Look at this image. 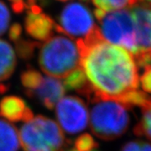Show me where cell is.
<instances>
[{"label": "cell", "mask_w": 151, "mask_h": 151, "mask_svg": "<svg viewBox=\"0 0 151 151\" xmlns=\"http://www.w3.org/2000/svg\"><path fill=\"white\" fill-rule=\"evenodd\" d=\"M121 151H151V145L142 140H133L124 145Z\"/></svg>", "instance_id": "cell-22"}, {"label": "cell", "mask_w": 151, "mask_h": 151, "mask_svg": "<svg viewBox=\"0 0 151 151\" xmlns=\"http://www.w3.org/2000/svg\"><path fill=\"white\" fill-rule=\"evenodd\" d=\"M98 147V145L94 140L92 135L88 134L80 135L74 142L75 151H94Z\"/></svg>", "instance_id": "cell-20"}, {"label": "cell", "mask_w": 151, "mask_h": 151, "mask_svg": "<svg viewBox=\"0 0 151 151\" xmlns=\"http://www.w3.org/2000/svg\"><path fill=\"white\" fill-rule=\"evenodd\" d=\"M99 22L101 35L105 41L127 49L133 55L139 51L134 19L130 9L106 14Z\"/></svg>", "instance_id": "cell-5"}, {"label": "cell", "mask_w": 151, "mask_h": 151, "mask_svg": "<svg viewBox=\"0 0 151 151\" xmlns=\"http://www.w3.org/2000/svg\"><path fill=\"white\" fill-rule=\"evenodd\" d=\"M19 140L24 151H61L65 142L58 124L42 115L22 126Z\"/></svg>", "instance_id": "cell-4"}, {"label": "cell", "mask_w": 151, "mask_h": 151, "mask_svg": "<svg viewBox=\"0 0 151 151\" xmlns=\"http://www.w3.org/2000/svg\"><path fill=\"white\" fill-rule=\"evenodd\" d=\"M43 79L44 76L40 74V72L30 67L23 71L20 76L21 83L25 89L26 94L37 89L40 86Z\"/></svg>", "instance_id": "cell-16"}, {"label": "cell", "mask_w": 151, "mask_h": 151, "mask_svg": "<svg viewBox=\"0 0 151 151\" xmlns=\"http://www.w3.org/2000/svg\"><path fill=\"white\" fill-rule=\"evenodd\" d=\"M40 1H41V2H42V1H43V0H40Z\"/></svg>", "instance_id": "cell-34"}, {"label": "cell", "mask_w": 151, "mask_h": 151, "mask_svg": "<svg viewBox=\"0 0 151 151\" xmlns=\"http://www.w3.org/2000/svg\"><path fill=\"white\" fill-rule=\"evenodd\" d=\"M141 86L145 92L151 93V65L144 68V72L139 78Z\"/></svg>", "instance_id": "cell-24"}, {"label": "cell", "mask_w": 151, "mask_h": 151, "mask_svg": "<svg viewBox=\"0 0 151 151\" xmlns=\"http://www.w3.org/2000/svg\"><path fill=\"white\" fill-rule=\"evenodd\" d=\"M81 56L76 42L63 35L52 36L40 46L39 65L49 76L65 78L80 67Z\"/></svg>", "instance_id": "cell-2"}, {"label": "cell", "mask_w": 151, "mask_h": 151, "mask_svg": "<svg viewBox=\"0 0 151 151\" xmlns=\"http://www.w3.org/2000/svg\"><path fill=\"white\" fill-rule=\"evenodd\" d=\"M55 21L46 14H34L29 10L24 20V29L28 35L38 41H46L52 37Z\"/></svg>", "instance_id": "cell-10"}, {"label": "cell", "mask_w": 151, "mask_h": 151, "mask_svg": "<svg viewBox=\"0 0 151 151\" xmlns=\"http://www.w3.org/2000/svg\"><path fill=\"white\" fill-rule=\"evenodd\" d=\"M10 12L4 2L0 0V36L7 31L10 23Z\"/></svg>", "instance_id": "cell-21"}, {"label": "cell", "mask_w": 151, "mask_h": 151, "mask_svg": "<svg viewBox=\"0 0 151 151\" xmlns=\"http://www.w3.org/2000/svg\"><path fill=\"white\" fill-rule=\"evenodd\" d=\"M84 70L93 91L90 102L97 99L119 101L129 92L138 90L139 77L133 55L126 49L105 40L85 46L76 41Z\"/></svg>", "instance_id": "cell-1"}, {"label": "cell", "mask_w": 151, "mask_h": 151, "mask_svg": "<svg viewBox=\"0 0 151 151\" xmlns=\"http://www.w3.org/2000/svg\"><path fill=\"white\" fill-rule=\"evenodd\" d=\"M92 103L90 128L97 138L113 140L125 134L130 124L129 108L112 99H97Z\"/></svg>", "instance_id": "cell-3"}, {"label": "cell", "mask_w": 151, "mask_h": 151, "mask_svg": "<svg viewBox=\"0 0 151 151\" xmlns=\"http://www.w3.org/2000/svg\"><path fill=\"white\" fill-rule=\"evenodd\" d=\"M58 1H60V2H65V1H68V0H58Z\"/></svg>", "instance_id": "cell-33"}, {"label": "cell", "mask_w": 151, "mask_h": 151, "mask_svg": "<svg viewBox=\"0 0 151 151\" xmlns=\"http://www.w3.org/2000/svg\"><path fill=\"white\" fill-rule=\"evenodd\" d=\"M63 85L65 86V90H75L78 93H81L86 88L88 85V81L84 70L81 69V66L65 77Z\"/></svg>", "instance_id": "cell-14"}, {"label": "cell", "mask_w": 151, "mask_h": 151, "mask_svg": "<svg viewBox=\"0 0 151 151\" xmlns=\"http://www.w3.org/2000/svg\"><path fill=\"white\" fill-rule=\"evenodd\" d=\"M7 91V85L1 84L0 85V93H4Z\"/></svg>", "instance_id": "cell-30"}, {"label": "cell", "mask_w": 151, "mask_h": 151, "mask_svg": "<svg viewBox=\"0 0 151 151\" xmlns=\"http://www.w3.org/2000/svg\"><path fill=\"white\" fill-rule=\"evenodd\" d=\"M59 23L64 35L71 38L85 37L96 26L89 9L77 2L64 7L59 16Z\"/></svg>", "instance_id": "cell-7"}, {"label": "cell", "mask_w": 151, "mask_h": 151, "mask_svg": "<svg viewBox=\"0 0 151 151\" xmlns=\"http://www.w3.org/2000/svg\"><path fill=\"white\" fill-rule=\"evenodd\" d=\"M65 92V88L63 82L58 78L45 76L44 77L40 86L35 91L27 93V95L29 97L36 98L45 108L51 110L63 97Z\"/></svg>", "instance_id": "cell-8"}, {"label": "cell", "mask_w": 151, "mask_h": 151, "mask_svg": "<svg viewBox=\"0 0 151 151\" xmlns=\"http://www.w3.org/2000/svg\"><path fill=\"white\" fill-rule=\"evenodd\" d=\"M134 132L137 136H145L151 141V105L142 108V118Z\"/></svg>", "instance_id": "cell-19"}, {"label": "cell", "mask_w": 151, "mask_h": 151, "mask_svg": "<svg viewBox=\"0 0 151 151\" xmlns=\"http://www.w3.org/2000/svg\"><path fill=\"white\" fill-rule=\"evenodd\" d=\"M119 102L129 109L133 107H139L142 109L151 105V97L144 92L134 90L125 94L119 99Z\"/></svg>", "instance_id": "cell-15"}, {"label": "cell", "mask_w": 151, "mask_h": 151, "mask_svg": "<svg viewBox=\"0 0 151 151\" xmlns=\"http://www.w3.org/2000/svg\"><path fill=\"white\" fill-rule=\"evenodd\" d=\"M11 7H12V10L16 14H20L25 9L29 10V7L24 0L15 2V3H11Z\"/></svg>", "instance_id": "cell-26"}, {"label": "cell", "mask_w": 151, "mask_h": 151, "mask_svg": "<svg viewBox=\"0 0 151 151\" xmlns=\"http://www.w3.org/2000/svg\"><path fill=\"white\" fill-rule=\"evenodd\" d=\"M97 9L107 12L119 10L124 7H133L137 4L139 0H92Z\"/></svg>", "instance_id": "cell-17"}, {"label": "cell", "mask_w": 151, "mask_h": 151, "mask_svg": "<svg viewBox=\"0 0 151 151\" xmlns=\"http://www.w3.org/2000/svg\"><path fill=\"white\" fill-rule=\"evenodd\" d=\"M71 151H75V150H71ZM94 151H97V150H94Z\"/></svg>", "instance_id": "cell-35"}, {"label": "cell", "mask_w": 151, "mask_h": 151, "mask_svg": "<svg viewBox=\"0 0 151 151\" xmlns=\"http://www.w3.org/2000/svg\"><path fill=\"white\" fill-rule=\"evenodd\" d=\"M29 10L30 11L31 13H33L34 14H40L42 13V9H41L40 6L36 5V4L29 7Z\"/></svg>", "instance_id": "cell-28"}, {"label": "cell", "mask_w": 151, "mask_h": 151, "mask_svg": "<svg viewBox=\"0 0 151 151\" xmlns=\"http://www.w3.org/2000/svg\"><path fill=\"white\" fill-rule=\"evenodd\" d=\"M0 116L10 122L22 120L25 123L34 118L32 110L25 101L16 96L5 97L0 101Z\"/></svg>", "instance_id": "cell-11"}, {"label": "cell", "mask_w": 151, "mask_h": 151, "mask_svg": "<svg viewBox=\"0 0 151 151\" xmlns=\"http://www.w3.org/2000/svg\"><path fill=\"white\" fill-rule=\"evenodd\" d=\"M17 60L11 45L0 40V81L9 79L15 70Z\"/></svg>", "instance_id": "cell-12"}, {"label": "cell", "mask_w": 151, "mask_h": 151, "mask_svg": "<svg viewBox=\"0 0 151 151\" xmlns=\"http://www.w3.org/2000/svg\"><path fill=\"white\" fill-rule=\"evenodd\" d=\"M10 3H15V2H19V1H23V0H9Z\"/></svg>", "instance_id": "cell-32"}, {"label": "cell", "mask_w": 151, "mask_h": 151, "mask_svg": "<svg viewBox=\"0 0 151 151\" xmlns=\"http://www.w3.org/2000/svg\"><path fill=\"white\" fill-rule=\"evenodd\" d=\"M129 9L134 19L139 50L151 49V7L137 4Z\"/></svg>", "instance_id": "cell-9"}, {"label": "cell", "mask_w": 151, "mask_h": 151, "mask_svg": "<svg viewBox=\"0 0 151 151\" xmlns=\"http://www.w3.org/2000/svg\"><path fill=\"white\" fill-rule=\"evenodd\" d=\"M55 115L62 129L70 135L83 131L89 121L86 103L76 96L62 97L55 106Z\"/></svg>", "instance_id": "cell-6"}, {"label": "cell", "mask_w": 151, "mask_h": 151, "mask_svg": "<svg viewBox=\"0 0 151 151\" xmlns=\"http://www.w3.org/2000/svg\"><path fill=\"white\" fill-rule=\"evenodd\" d=\"M139 1H141V2H143V3L146 4L147 5L150 6L151 7V0H139Z\"/></svg>", "instance_id": "cell-31"}, {"label": "cell", "mask_w": 151, "mask_h": 151, "mask_svg": "<svg viewBox=\"0 0 151 151\" xmlns=\"http://www.w3.org/2000/svg\"><path fill=\"white\" fill-rule=\"evenodd\" d=\"M40 47V44L30 40L19 39L15 42V51L19 58L24 60H29L35 55V50Z\"/></svg>", "instance_id": "cell-18"}, {"label": "cell", "mask_w": 151, "mask_h": 151, "mask_svg": "<svg viewBox=\"0 0 151 151\" xmlns=\"http://www.w3.org/2000/svg\"><path fill=\"white\" fill-rule=\"evenodd\" d=\"M26 4L29 7H29H31L32 5H35L36 4V0H26Z\"/></svg>", "instance_id": "cell-29"}, {"label": "cell", "mask_w": 151, "mask_h": 151, "mask_svg": "<svg viewBox=\"0 0 151 151\" xmlns=\"http://www.w3.org/2000/svg\"><path fill=\"white\" fill-rule=\"evenodd\" d=\"M106 14L107 13L105 11L102 10V9H96L95 11H94V15L97 18V20H99V21L101 19H103V18L106 15Z\"/></svg>", "instance_id": "cell-27"}, {"label": "cell", "mask_w": 151, "mask_h": 151, "mask_svg": "<svg viewBox=\"0 0 151 151\" xmlns=\"http://www.w3.org/2000/svg\"><path fill=\"white\" fill-rule=\"evenodd\" d=\"M134 55L136 64L142 68L151 65V49L139 50Z\"/></svg>", "instance_id": "cell-23"}, {"label": "cell", "mask_w": 151, "mask_h": 151, "mask_svg": "<svg viewBox=\"0 0 151 151\" xmlns=\"http://www.w3.org/2000/svg\"><path fill=\"white\" fill-rule=\"evenodd\" d=\"M22 35V26L19 23H14L13 24L9 29V38L13 42L18 41Z\"/></svg>", "instance_id": "cell-25"}, {"label": "cell", "mask_w": 151, "mask_h": 151, "mask_svg": "<svg viewBox=\"0 0 151 151\" xmlns=\"http://www.w3.org/2000/svg\"><path fill=\"white\" fill-rule=\"evenodd\" d=\"M19 135L16 127L4 119H0V151H18Z\"/></svg>", "instance_id": "cell-13"}]
</instances>
